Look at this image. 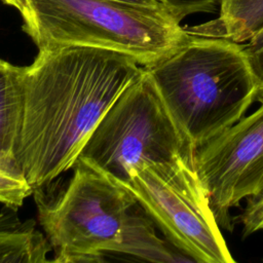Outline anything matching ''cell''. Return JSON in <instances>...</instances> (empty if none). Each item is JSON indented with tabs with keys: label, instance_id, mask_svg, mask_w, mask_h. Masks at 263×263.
Masks as SVG:
<instances>
[{
	"label": "cell",
	"instance_id": "cell-6",
	"mask_svg": "<svg viewBox=\"0 0 263 263\" xmlns=\"http://www.w3.org/2000/svg\"><path fill=\"white\" fill-rule=\"evenodd\" d=\"M167 240L191 261L235 262L223 238L193 158L145 166L120 183Z\"/></svg>",
	"mask_w": 263,
	"mask_h": 263
},
{
	"label": "cell",
	"instance_id": "cell-8",
	"mask_svg": "<svg viewBox=\"0 0 263 263\" xmlns=\"http://www.w3.org/2000/svg\"><path fill=\"white\" fill-rule=\"evenodd\" d=\"M23 73L24 67L0 59V168L24 177L17 157L24 105Z\"/></svg>",
	"mask_w": 263,
	"mask_h": 263
},
{
	"label": "cell",
	"instance_id": "cell-5",
	"mask_svg": "<svg viewBox=\"0 0 263 263\" xmlns=\"http://www.w3.org/2000/svg\"><path fill=\"white\" fill-rule=\"evenodd\" d=\"M54 199L35 190L39 222L55 252L54 262H102L116 253L124 222L138 203L119 182L82 158Z\"/></svg>",
	"mask_w": 263,
	"mask_h": 263
},
{
	"label": "cell",
	"instance_id": "cell-3",
	"mask_svg": "<svg viewBox=\"0 0 263 263\" xmlns=\"http://www.w3.org/2000/svg\"><path fill=\"white\" fill-rule=\"evenodd\" d=\"M23 30L38 49L97 47L152 66L191 36L172 14L109 0H26Z\"/></svg>",
	"mask_w": 263,
	"mask_h": 263
},
{
	"label": "cell",
	"instance_id": "cell-11",
	"mask_svg": "<svg viewBox=\"0 0 263 263\" xmlns=\"http://www.w3.org/2000/svg\"><path fill=\"white\" fill-rule=\"evenodd\" d=\"M33 192V188L23 176L0 168V202L17 210Z\"/></svg>",
	"mask_w": 263,
	"mask_h": 263
},
{
	"label": "cell",
	"instance_id": "cell-10",
	"mask_svg": "<svg viewBox=\"0 0 263 263\" xmlns=\"http://www.w3.org/2000/svg\"><path fill=\"white\" fill-rule=\"evenodd\" d=\"M153 220L137 203L129 212L121 232V240L116 253L127 254L151 262H186L189 258L175 254L160 239L154 230Z\"/></svg>",
	"mask_w": 263,
	"mask_h": 263
},
{
	"label": "cell",
	"instance_id": "cell-12",
	"mask_svg": "<svg viewBox=\"0 0 263 263\" xmlns=\"http://www.w3.org/2000/svg\"><path fill=\"white\" fill-rule=\"evenodd\" d=\"M246 42L243 51L258 84L257 101L263 102V27Z\"/></svg>",
	"mask_w": 263,
	"mask_h": 263
},
{
	"label": "cell",
	"instance_id": "cell-7",
	"mask_svg": "<svg viewBox=\"0 0 263 263\" xmlns=\"http://www.w3.org/2000/svg\"><path fill=\"white\" fill-rule=\"evenodd\" d=\"M194 152V168L219 224L230 228L229 211L263 193V102Z\"/></svg>",
	"mask_w": 263,
	"mask_h": 263
},
{
	"label": "cell",
	"instance_id": "cell-13",
	"mask_svg": "<svg viewBox=\"0 0 263 263\" xmlns=\"http://www.w3.org/2000/svg\"><path fill=\"white\" fill-rule=\"evenodd\" d=\"M239 221L242 224L243 236L263 230V193L247 198V206Z\"/></svg>",
	"mask_w": 263,
	"mask_h": 263
},
{
	"label": "cell",
	"instance_id": "cell-9",
	"mask_svg": "<svg viewBox=\"0 0 263 263\" xmlns=\"http://www.w3.org/2000/svg\"><path fill=\"white\" fill-rule=\"evenodd\" d=\"M217 18L187 29L192 35L248 41L263 27V0H218Z\"/></svg>",
	"mask_w": 263,
	"mask_h": 263
},
{
	"label": "cell",
	"instance_id": "cell-16",
	"mask_svg": "<svg viewBox=\"0 0 263 263\" xmlns=\"http://www.w3.org/2000/svg\"><path fill=\"white\" fill-rule=\"evenodd\" d=\"M2 2L6 3L7 5H10V6H13L14 8H16L21 14L25 11L26 9V0H1Z\"/></svg>",
	"mask_w": 263,
	"mask_h": 263
},
{
	"label": "cell",
	"instance_id": "cell-2",
	"mask_svg": "<svg viewBox=\"0 0 263 263\" xmlns=\"http://www.w3.org/2000/svg\"><path fill=\"white\" fill-rule=\"evenodd\" d=\"M194 150L242 118L258 84L242 43L192 35L173 54L144 67Z\"/></svg>",
	"mask_w": 263,
	"mask_h": 263
},
{
	"label": "cell",
	"instance_id": "cell-4",
	"mask_svg": "<svg viewBox=\"0 0 263 263\" xmlns=\"http://www.w3.org/2000/svg\"><path fill=\"white\" fill-rule=\"evenodd\" d=\"M194 152L143 67L105 113L78 157L124 183L147 165L193 158Z\"/></svg>",
	"mask_w": 263,
	"mask_h": 263
},
{
	"label": "cell",
	"instance_id": "cell-14",
	"mask_svg": "<svg viewBox=\"0 0 263 263\" xmlns=\"http://www.w3.org/2000/svg\"><path fill=\"white\" fill-rule=\"evenodd\" d=\"M130 6L148 8L152 10H157L160 12L168 13L177 17L180 22L187 16V14L177 5L172 3L170 0H109Z\"/></svg>",
	"mask_w": 263,
	"mask_h": 263
},
{
	"label": "cell",
	"instance_id": "cell-15",
	"mask_svg": "<svg viewBox=\"0 0 263 263\" xmlns=\"http://www.w3.org/2000/svg\"><path fill=\"white\" fill-rule=\"evenodd\" d=\"M180 7L187 15L195 12L211 11L216 4V0H170Z\"/></svg>",
	"mask_w": 263,
	"mask_h": 263
},
{
	"label": "cell",
	"instance_id": "cell-1",
	"mask_svg": "<svg viewBox=\"0 0 263 263\" xmlns=\"http://www.w3.org/2000/svg\"><path fill=\"white\" fill-rule=\"evenodd\" d=\"M142 68L128 55L88 46L39 49L24 67L17 157L34 191L73 167L105 113Z\"/></svg>",
	"mask_w": 263,
	"mask_h": 263
}]
</instances>
